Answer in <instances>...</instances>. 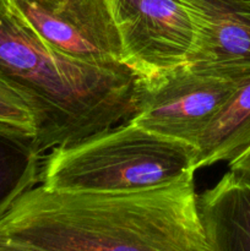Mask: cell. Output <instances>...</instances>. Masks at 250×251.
<instances>
[{"label":"cell","instance_id":"cell-1","mask_svg":"<svg viewBox=\"0 0 250 251\" xmlns=\"http://www.w3.org/2000/svg\"><path fill=\"white\" fill-rule=\"evenodd\" d=\"M194 174L126 194L37 185L0 217L1 251H210Z\"/></svg>","mask_w":250,"mask_h":251},{"label":"cell","instance_id":"cell-2","mask_svg":"<svg viewBox=\"0 0 250 251\" xmlns=\"http://www.w3.org/2000/svg\"><path fill=\"white\" fill-rule=\"evenodd\" d=\"M0 78L24 97L36 120L39 153L70 146L132 115L137 75L126 65L82 63L59 53L0 0Z\"/></svg>","mask_w":250,"mask_h":251},{"label":"cell","instance_id":"cell-3","mask_svg":"<svg viewBox=\"0 0 250 251\" xmlns=\"http://www.w3.org/2000/svg\"><path fill=\"white\" fill-rule=\"evenodd\" d=\"M198 149L126 120L43 159L39 183L58 191L126 194L171 185L195 173Z\"/></svg>","mask_w":250,"mask_h":251},{"label":"cell","instance_id":"cell-4","mask_svg":"<svg viewBox=\"0 0 250 251\" xmlns=\"http://www.w3.org/2000/svg\"><path fill=\"white\" fill-rule=\"evenodd\" d=\"M240 80L193 70L188 64L137 76L129 122L198 149L202 135Z\"/></svg>","mask_w":250,"mask_h":251},{"label":"cell","instance_id":"cell-5","mask_svg":"<svg viewBox=\"0 0 250 251\" xmlns=\"http://www.w3.org/2000/svg\"><path fill=\"white\" fill-rule=\"evenodd\" d=\"M15 14L46 43L75 60L125 65L109 0H7Z\"/></svg>","mask_w":250,"mask_h":251},{"label":"cell","instance_id":"cell-6","mask_svg":"<svg viewBox=\"0 0 250 251\" xmlns=\"http://www.w3.org/2000/svg\"><path fill=\"white\" fill-rule=\"evenodd\" d=\"M124 64L150 76L189 63L196 38L183 0H109Z\"/></svg>","mask_w":250,"mask_h":251},{"label":"cell","instance_id":"cell-7","mask_svg":"<svg viewBox=\"0 0 250 251\" xmlns=\"http://www.w3.org/2000/svg\"><path fill=\"white\" fill-rule=\"evenodd\" d=\"M196 31L188 65L220 77L250 75V15L232 0H183Z\"/></svg>","mask_w":250,"mask_h":251},{"label":"cell","instance_id":"cell-8","mask_svg":"<svg viewBox=\"0 0 250 251\" xmlns=\"http://www.w3.org/2000/svg\"><path fill=\"white\" fill-rule=\"evenodd\" d=\"M198 208L210 251H250V180L229 171Z\"/></svg>","mask_w":250,"mask_h":251},{"label":"cell","instance_id":"cell-9","mask_svg":"<svg viewBox=\"0 0 250 251\" xmlns=\"http://www.w3.org/2000/svg\"><path fill=\"white\" fill-rule=\"evenodd\" d=\"M250 147V75L242 78L234 92L210 123L198 146L196 171L218 162H232Z\"/></svg>","mask_w":250,"mask_h":251},{"label":"cell","instance_id":"cell-10","mask_svg":"<svg viewBox=\"0 0 250 251\" xmlns=\"http://www.w3.org/2000/svg\"><path fill=\"white\" fill-rule=\"evenodd\" d=\"M41 164L34 132L0 123V217L39 183Z\"/></svg>","mask_w":250,"mask_h":251},{"label":"cell","instance_id":"cell-11","mask_svg":"<svg viewBox=\"0 0 250 251\" xmlns=\"http://www.w3.org/2000/svg\"><path fill=\"white\" fill-rule=\"evenodd\" d=\"M0 123L16 125L36 134V120L28 103L0 78Z\"/></svg>","mask_w":250,"mask_h":251},{"label":"cell","instance_id":"cell-12","mask_svg":"<svg viewBox=\"0 0 250 251\" xmlns=\"http://www.w3.org/2000/svg\"><path fill=\"white\" fill-rule=\"evenodd\" d=\"M229 171L250 180V147L234 161L229 162Z\"/></svg>","mask_w":250,"mask_h":251},{"label":"cell","instance_id":"cell-13","mask_svg":"<svg viewBox=\"0 0 250 251\" xmlns=\"http://www.w3.org/2000/svg\"><path fill=\"white\" fill-rule=\"evenodd\" d=\"M232 1L250 15V0H232Z\"/></svg>","mask_w":250,"mask_h":251},{"label":"cell","instance_id":"cell-14","mask_svg":"<svg viewBox=\"0 0 250 251\" xmlns=\"http://www.w3.org/2000/svg\"><path fill=\"white\" fill-rule=\"evenodd\" d=\"M0 251H1V250H0Z\"/></svg>","mask_w":250,"mask_h":251}]
</instances>
